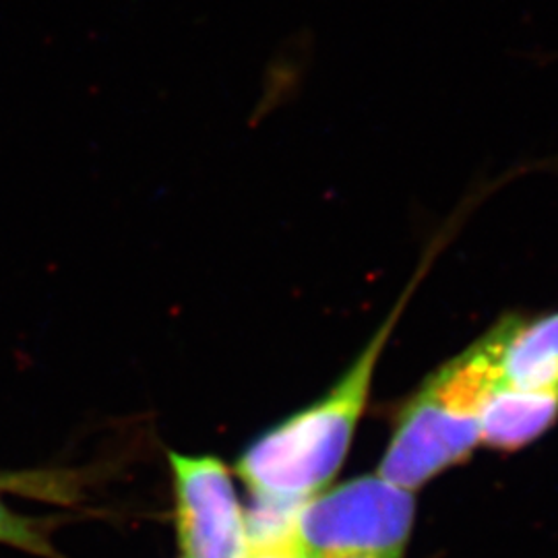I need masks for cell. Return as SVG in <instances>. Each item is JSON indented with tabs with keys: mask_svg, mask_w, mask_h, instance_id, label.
Here are the masks:
<instances>
[{
	"mask_svg": "<svg viewBox=\"0 0 558 558\" xmlns=\"http://www.w3.org/2000/svg\"><path fill=\"white\" fill-rule=\"evenodd\" d=\"M416 286L418 279H412L389 317L323 398L267 430L240 456L236 472L259 500L263 515H290L323 493L341 470L371 398L380 354Z\"/></svg>",
	"mask_w": 558,
	"mask_h": 558,
	"instance_id": "1",
	"label": "cell"
},
{
	"mask_svg": "<svg viewBox=\"0 0 558 558\" xmlns=\"http://www.w3.org/2000/svg\"><path fill=\"white\" fill-rule=\"evenodd\" d=\"M509 315L424 380L399 412L379 476L416 493L470 458L480 445V416L500 383V350Z\"/></svg>",
	"mask_w": 558,
	"mask_h": 558,
	"instance_id": "2",
	"label": "cell"
},
{
	"mask_svg": "<svg viewBox=\"0 0 558 558\" xmlns=\"http://www.w3.org/2000/svg\"><path fill=\"white\" fill-rule=\"evenodd\" d=\"M416 495L379 474L304 500L276 527L296 558H403Z\"/></svg>",
	"mask_w": 558,
	"mask_h": 558,
	"instance_id": "3",
	"label": "cell"
},
{
	"mask_svg": "<svg viewBox=\"0 0 558 558\" xmlns=\"http://www.w3.org/2000/svg\"><path fill=\"white\" fill-rule=\"evenodd\" d=\"M184 558H248L251 527L228 468L211 456L170 453Z\"/></svg>",
	"mask_w": 558,
	"mask_h": 558,
	"instance_id": "4",
	"label": "cell"
},
{
	"mask_svg": "<svg viewBox=\"0 0 558 558\" xmlns=\"http://www.w3.org/2000/svg\"><path fill=\"white\" fill-rule=\"evenodd\" d=\"M558 418V391H525L500 380L480 416V442L515 451L542 437Z\"/></svg>",
	"mask_w": 558,
	"mask_h": 558,
	"instance_id": "5",
	"label": "cell"
},
{
	"mask_svg": "<svg viewBox=\"0 0 558 558\" xmlns=\"http://www.w3.org/2000/svg\"><path fill=\"white\" fill-rule=\"evenodd\" d=\"M500 380L525 391H558V311L532 320L509 315Z\"/></svg>",
	"mask_w": 558,
	"mask_h": 558,
	"instance_id": "6",
	"label": "cell"
},
{
	"mask_svg": "<svg viewBox=\"0 0 558 558\" xmlns=\"http://www.w3.org/2000/svg\"><path fill=\"white\" fill-rule=\"evenodd\" d=\"M0 542L34 555H44V557L54 555V548L46 536V530L41 527L40 521L13 513L2 500H0Z\"/></svg>",
	"mask_w": 558,
	"mask_h": 558,
	"instance_id": "7",
	"label": "cell"
},
{
	"mask_svg": "<svg viewBox=\"0 0 558 558\" xmlns=\"http://www.w3.org/2000/svg\"><path fill=\"white\" fill-rule=\"evenodd\" d=\"M248 558H296L288 544L278 534L251 536V555Z\"/></svg>",
	"mask_w": 558,
	"mask_h": 558,
	"instance_id": "8",
	"label": "cell"
},
{
	"mask_svg": "<svg viewBox=\"0 0 558 558\" xmlns=\"http://www.w3.org/2000/svg\"><path fill=\"white\" fill-rule=\"evenodd\" d=\"M348 558H360V557H348Z\"/></svg>",
	"mask_w": 558,
	"mask_h": 558,
	"instance_id": "9",
	"label": "cell"
},
{
	"mask_svg": "<svg viewBox=\"0 0 558 558\" xmlns=\"http://www.w3.org/2000/svg\"><path fill=\"white\" fill-rule=\"evenodd\" d=\"M182 558H184V557H182Z\"/></svg>",
	"mask_w": 558,
	"mask_h": 558,
	"instance_id": "10",
	"label": "cell"
}]
</instances>
